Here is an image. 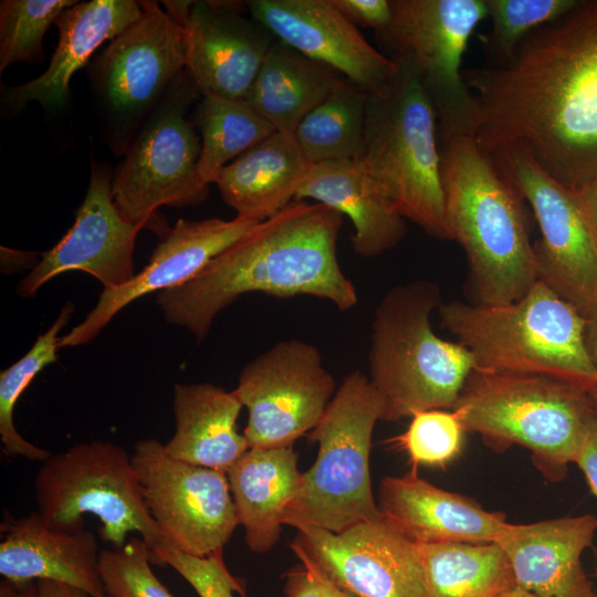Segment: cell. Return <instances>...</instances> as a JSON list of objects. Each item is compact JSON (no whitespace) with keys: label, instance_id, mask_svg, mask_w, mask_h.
Wrapping results in <instances>:
<instances>
[{"label":"cell","instance_id":"cell-13","mask_svg":"<svg viewBox=\"0 0 597 597\" xmlns=\"http://www.w3.org/2000/svg\"><path fill=\"white\" fill-rule=\"evenodd\" d=\"M490 156L534 212L538 280L588 318L597 312V238L576 193L521 148Z\"/></svg>","mask_w":597,"mask_h":597},{"label":"cell","instance_id":"cell-20","mask_svg":"<svg viewBox=\"0 0 597 597\" xmlns=\"http://www.w3.org/2000/svg\"><path fill=\"white\" fill-rule=\"evenodd\" d=\"M256 220L179 219L153 252L147 265L126 284L103 290L93 310L67 334L61 336L60 349L87 344L132 302L144 295L182 285L209 262L241 239Z\"/></svg>","mask_w":597,"mask_h":597},{"label":"cell","instance_id":"cell-24","mask_svg":"<svg viewBox=\"0 0 597 597\" xmlns=\"http://www.w3.org/2000/svg\"><path fill=\"white\" fill-rule=\"evenodd\" d=\"M94 534L45 525L38 512L13 522L0 544V574L12 582L53 580L105 596Z\"/></svg>","mask_w":597,"mask_h":597},{"label":"cell","instance_id":"cell-46","mask_svg":"<svg viewBox=\"0 0 597 597\" xmlns=\"http://www.w3.org/2000/svg\"><path fill=\"white\" fill-rule=\"evenodd\" d=\"M585 339L588 354L597 368V312L586 318Z\"/></svg>","mask_w":597,"mask_h":597},{"label":"cell","instance_id":"cell-7","mask_svg":"<svg viewBox=\"0 0 597 597\" xmlns=\"http://www.w3.org/2000/svg\"><path fill=\"white\" fill-rule=\"evenodd\" d=\"M379 95H368L358 160L405 219L450 240L438 116L417 74L405 65Z\"/></svg>","mask_w":597,"mask_h":597},{"label":"cell","instance_id":"cell-8","mask_svg":"<svg viewBox=\"0 0 597 597\" xmlns=\"http://www.w3.org/2000/svg\"><path fill=\"white\" fill-rule=\"evenodd\" d=\"M383 402L359 370L346 375L308 439L318 444L314 464L302 473L284 525L342 533L383 515L373 495L369 453Z\"/></svg>","mask_w":597,"mask_h":597},{"label":"cell","instance_id":"cell-32","mask_svg":"<svg viewBox=\"0 0 597 597\" xmlns=\"http://www.w3.org/2000/svg\"><path fill=\"white\" fill-rule=\"evenodd\" d=\"M201 134L198 174L209 186L231 159L271 136L275 128L244 100L202 96L193 114Z\"/></svg>","mask_w":597,"mask_h":597},{"label":"cell","instance_id":"cell-37","mask_svg":"<svg viewBox=\"0 0 597 597\" xmlns=\"http://www.w3.org/2000/svg\"><path fill=\"white\" fill-rule=\"evenodd\" d=\"M147 543L132 538L100 553V574L108 597H175L154 574Z\"/></svg>","mask_w":597,"mask_h":597},{"label":"cell","instance_id":"cell-15","mask_svg":"<svg viewBox=\"0 0 597 597\" xmlns=\"http://www.w3.org/2000/svg\"><path fill=\"white\" fill-rule=\"evenodd\" d=\"M233 391L248 409L249 448L293 446L315 428L336 392L317 347L300 339L277 342L249 362Z\"/></svg>","mask_w":597,"mask_h":597},{"label":"cell","instance_id":"cell-10","mask_svg":"<svg viewBox=\"0 0 597 597\" xmlns=\"http://www.w3.org/2000/svg\"><path fill=\"white\" fill-rule=\"evenodd\" d=\"M199 95L185 70L136 134L112 179L122 216L163 238L170 228L158 218L161 206H197L208 197L198 174L201 144L186 117Z\"/></svg>","mask_w":597,"mask_h":597},{"label":"cell","instance_id":"cell-16","mask_svg":"<svg viewBox=\"0 0 597 597\" xmlns=\"http://www.w3.org/2000/svg\"><path fill=\"white\" fill-rule=\"evenodd\" d=\"M184 28L186 72L200 95L245 100L275 38L238 1H164Z\"/></svg>","mask_w":597,"mask_h":597},{"label":"cell","instance_id":"cell-39","mask_svg":"<svg viewBox=\"0 0 597 597\" xmlns=\"http://www.w3.org/2000/svg\"><path fill=\"white\" fill-rule=\"evenodd\" d=\"M291 548L301 566L285 574L286 597H357L327 577L296 542Z\"/></svg>","mask_w":597,"mask_h":597},{"label":"cell","instance_id":"cell-5","mask_svg":"<svg viewBox=\"0 0 597 597\" xmlns=\"http://www.w3.org/2000/svg\"><path fill=\"white\" fill-rule=\"evenodd\" d=\"M441 303L436 283L415 280L390 289L376 308L368 378L381 399L384 421L452 410L475 369L463 345L434 333L430 317Z\"/></svg>","mask_w":597,"mask_h":597},{"label":"cell","instance_id":"cell-45","mask_svg":"<svg viewBox=\"0 0 597 597\" xmlns=\"http://www.w3.org/2000/svg\"><path fill=\"white\" fill-rule=\"evenodd\" d=\"M0 597H39L36 582H0Z\"/></svg>","mask_w":597,"mask_h":597},{"label":"cell","instance_id":"cell-48","mask_svg":"<svg viewBox=\"0 0 597 597\" xmlns=\"http://www.w3.org/2000/svg\"><path fill=\"white\" fill-rule=\"evenodd\" d=\"M589 394H590L594 407L597 411V385L594 387V389Z\"/></svg>","mask_w":597,"mask_h":597},{"label":"cell","instance_id":"cell-18","mask_svg":"<svg viewBox=\"0 0 597 597\" xmlns=\"http://www.w3.org/2000/svg\"><path fill=\"white\" fill-rule=\"evenodd\" d=\"M112 179L105 165L92 163L74 223L53 248L40 254L36 265L19 283L21 297H33L46 282L70 271L93 275L103 290L122 286L135 276V242L144 228L126 220L117 209Z\"/></svg>","mask_w":597,"mask_h":597},{"label":"cell","instance_id":"cell-14","mask_svg":"<svg viewBox=\"0 0 597 597\" xmlns=\"http://www.w3.org/2000/svg\"><path fill=\"white\" fill-rule=\"evenodd\" d=\"M132 461L145 505L177 549L205 557L230 540L239 524L227 472L171 458L163 443H135Z\"/></svg>","mask_w":597,"mask_h":597},{"label":"cell","instance_id":"cell-34","mask_svg":"<svg viewBox=\"0 0 597 597\" xmlns=\"http://www.w3.org/2000/svg\"><path fill=\"white\" fill-rule=\"evenodd\" d=\"M74 0H2L0 2V72L17 62L43 59L42 40Z\"/></svg>","mask_w":597,"mask_h":597},{"label":"cell","instance_id":"cell-43","mask_svg":"<svg viewBox=\"0 0 597 597\" xmlns=\"http://www.w3.org/2000/svg\"><path fill=\"white\" fill-rule=\"evenodd\" d=\"M575 193L597 238V178Z\"/></svg>","mask_w":597,"mask_h":597},{"label":"cell","instance_id":"cell-17","mask_svg":"<svg viewBox=\"0 0 597 597\" xmlns=\"http://www.w3.org/2000/svg\"><path fill=\"white\" fill-rule=\"evenodd\" d=\"M294 542L327 577L357 597H426L420 545L383 516L342 533L303 527Z\"/></svg>","mask_w":597,"mask_h":597},{"label":"cell","instance_id":"cell-25","mask_svg":"<svg viewBox=\"0 0 597 597\" xmlns=\"http://www.w3.org/2000/svg\"><path fill=\"white\" fill-rule=\"evenodd\" d=\"M313 199L353 223L350 243L364 258L395 248L406 235L405 217L358 159L311 165L294 200Z\"/></svg>","mask_w":597,"mask_h":597},{"label":"cell","instance_id":"cell-31","mask_svg":"<svg viewBox=\"0 0 597 597\" xmlns=\"http://www.w3.org/2000/svg\"><path fill=\"white\" fill-rule=\"evenodd\" d=\"M368 94L346 78L297 125L293 137L310 164L358 159Z\"/></svg>","mask_w":597,"mask_h":597},{"label":"cell","instance_id":"cell-12","mask_svg":"<svg viewBox=\"0 0 597 597\" xmlns=\"http://www.w3.org/2000/svg\"><path fill=\"white\" fill-rule=\"evenodd\" d=\"M111 41L93 65V82L107 118L109 147L125 155L132 140L186 70L184 28L156 1Z\"/></svg>","mask_w":597,"mask_h":597},{"label":"cell","instance_id":"cell-44","mask_svg":"<svg viewBox=\"0 0 597 597\" xmlns=\"http://www.w3.org/2000/svg\"><path fill=\"white\" fill-rule=\"evenodd\" d=\"M39 597H92L87 593L53 580H36Z\"/></svg>","mask_w":597,"mask_h":597},{"label":"cell","instance_id":"cell-1","mask_svg":"<svg viewBox=\"0 0 597 597\" xmlns=\"http://www.w3.org/2000/svg\"><path fill=\"white\" fill-rule=\"evenodd\" d=\"M462 75L484 153L521 148L574 192L597 178V0L536 29L505 61Z\"/></svg>","mask_w":597,"mask_h":597},{"label":"cell","instance_id":"cell-30","mask_svg":"<svg viewBox=\"0 0 597 597\" xmlns=\"http://www.w3.org/2000/svg\"><path fill=\"white\" fill-rule=\"evenodd\" d=\"M426 597H498L515 586L495 543L419 544Z\"/></svg>","mask_w":597,"mask_h":597},{"label":"cell","instance_id":"cell-29","mask_svg":"<svg viewBox=\"0 0 597 597\" xmlns=\"http://www.w3.org/2000/svg\"><path fill=\"white\" fill-rule=\"evenodd\" d=\"M344 80L333 69L275 40L244 101L275 130L293 135L301 121Z\"/></svg>","mask_w":597,"mask_h":597},{"label":"cell","instance_id":"cell-49","mask_svg":"<svg viewBox=\"0 0 597 597\" xmlns=\"http://www.w3.org/2000/svg\"><path fill=\"white\" fill-rule=\"evenodd\" d=\"M596 575H597V567H596Z\"/></svg>","mask_w":597,"mask_h":597},{"label":"cell","instance_id":"cell-6","mask_svg":"<svg viewBox=\"0 0 597 597\" xmlns=\"http://www.w3.org/2000/svg\"><path fill=\"white\" fill-rule=\"evenodd\" d=\"M586 390L540 375L473 370L453 411L495 451L521 446L548 480L565 476L596 412Z\"/></svg>","mask_w":597,"mask_h":597},{"label":"cell","instance_id":"cell-41","mask_svg":"<svg viewBox=\"0 0 597 597\" xmlns=\"http://www.w3.org/2000/svg\"><path fill=\"white\" fill-rule=\"evenodd\" d=\"M597 498V411L589 418L575 461Z\"/></svg>","mask_w":597,"mask_h":597},{"label":"cell","instance_id":"cell-19","mask_svg":"<svg viewBox=\"0 0 597 597\" xmlns=\"http://www.w3.org/2000/svg\"><path fill=\"white\" fill-rule=\"evenodd\" d=\"M251 18L302 55L333 69L368 95L384 93L399 66L363 36L331 0H249Z\"/></svg>","mask_w":597,"mask_h":597},{"label":"cell","instance_id":"cell-28","mask_svg":"<svg viewBox=\"0 0 597 597\" xmlns=\"http://www.w3.org/2000/svg\"><path fill=\"white\" fill-rule=\"evenodd\" d=\"M311 165L293 135L276 130L220 169L213 184L238 217L263 221L295 199Z\"/></svg>","mask_w":597,"mask_h":597},{"label":"cell","instance_id":"cell-47","mask_svg":"<svg viewBox=\"0 0 597 597\" xmlns=\"http://www.w3.org/2000/svg\"><path fill=\"white\" fill-rule=\"evenodd\" d=\"M498 597H538V596L515 585Z\"/></svg>","mask_w":597,"mask_h":597},{"label":"cell","instance_id":"cell-50","mask_svg":"<svg viewBox=\"0 0 597 597\" xmlns=\"http://www.w3.org/2000/svg\"><path fill=\"white\" fill-rule=\"evenodd\" d=\"M102 597H108V596L105 595V596H102Z\"/></svg>","mask_w":597,"mask_h":597},{"label":"cell","instance_id":"cell-36","mask_svg":"<svg viewBox=\"0 0 597 597\" xmlns=\"http://www.w3.org/2000/svg\"><path fill=\"white\" fill-rule=\"evenodd\" d=\"M410 418L407 430L389 441L407 452L413 468L444 467L460 454L467 431L453 410H422Z\"/></svg>","mask_w":597,"mask_h":597},{"label":"cell","instance_id":"cell-26","mask_svg":"<svg viewBox=\"0 0 597 597\" xmlns=\"http://www.w3.org/2000/svg\"><path fill=\"white\" fill-rule=\"evenodd\" d=\"M242 404L233 390L210 384H176L174 436L164 444L174 459L228 471L250 448L237 429Z\"/></svg>","mask_w":597,"mask_h":597},{"label":"cell","instance_id":"cell-23","mask_svg":"<svg viewBox=\"0 0 597 597\" xmlns=\"http://www.w3.org/2000/svg\"><path fill=\"white\" fill-rule=\"evenodd\" d=\"M142 13L140 1L134 0H91L64 10L55 21L59 43L48 69L27 83L2 86L4 107L13 114L30 102H39L49 111L63 108L72 76L100 45L121 34Z\"/></svg>","mask_w":597,"mask_h":597},{"label":"cell","instance_id":"cell-4","mask_svg":"<svg viewBox=\"0 0 597 597\" xmlns=\"http://www.w3.org/2000/svg\"><path fill=\"white\" fill-rule=\"evenodd\" d=\"M437 312L441 326L472 355L474 370L540 375L588 392L597 385L585 316L541 280L510 303L451 301Z\"/></svg>","mask_w":597,"mask_h":597},{"label":"cell","instance_id":"cell-3","mask_svg":"<svg viewBox=\"0 0 597 597\" xmlns=\"http://www.w3.org/2000/svg\"><path fill=\"white\" fill-rule=\"evenodd\" d=\"M439 144L446 222L467 254L479 303L521 298L538 281L522 197L473 134Z\"/></svg>","mask_w":597,"mask_h":597},{"label":"cell","instance_id":"cell-35","mask_svg":"<svg viewBox=\"0 0 597 597\" xmlns=\"http://www.w3.org/2000/svg\"><path fill=\"white\" fill-rule=\"evenodd\" d=\"M582 0H485L491 30L484 43L493 63L509 59L536 29L562 19Z\"/></svg>","mask_w":597,"mask_h":597},{"label":"cell","instance_id":"cell-42","mask_svg":"<svg viewBox=\"0 0 597 597\" xmlns=\"http://www.w3.org/2000/svg\"><path fill=\"white\" fill-rule=\"evenodd\" d=\"M39 262L38 254L34 252H23L1 247V270L2 272H9L17 269L31 270Z\"/></svg>","mask_w":597,"mask_h":597},{"label":"cell","instance_id":"cell-27","mask_svg":"<svg viewBox=\"0 0 597 597\" xmlns=\"http://www.w3.org/2000/svg\"><path fill=\"white\" fill-rule=\"evenodd\" d=\"M227 478L248 547L254 553L270 551L301 483L293 446L250 448L228 469Z\"/></svg>","mask_w":597,"mask_h":597},{"label":"cell","instance_id":"cell-33","mask_svg":"<svg viewBox=\"0 0 597 597\" xmlns=\"http://www.w3.org/2000/svg\"><path fill=\"white\" fill-rule=\"evenodd\" d=\"M74 305L66 303L51 327L39 335L33 346L18 362L0 373V438L2 451L43 462L51 452L25 440L13 421L15 404L29 384L48 365L57 360L60 332L70 322Z\"/></svg>","mask_w":597,"mask_h":597},{"label":"cell","instance_id":"cell-2","mask_svg":"<svg viewBox=\"0 0 597 597\" xmlns=\"http://www.w3.org/2000/svg\"><path fill=\"white\" fill-rule=\"evenodd\" d=\"M342 223L343 216L322 203L293 200L190 281L158 293L157 304L168 323L187 328L199 342L222 310L251 292L281 298L311 295L350 310L358 296L337 260Z\"/></svg>","mask_w":597,"mask_h":597},{"label":"cell","instance_id":"cell-11","mask_svg":"<svg viewBox=\"0 0 597 597\" xmlns=\"http://www.w3.org/2000/svg\"><path fill=\"white\" fill-rule=\"evenodd\" d=\"M389 25L377 32L395 63L412 70L434 105L439 137L473 134L474 98L462 56L488 18L485 0H391Z\"/></svg>","mask_w":597,"mask_h":597},{"label":"cell","instance_id":"cell-21","mask_svg":"<svg viewBox=\"0 0 597 597\" xmlns=\"http://www.w3.org/2000/svg\"><path fill=\"white\" fill-rule=\"evenodd\" d=\"M596 528L597 517L590 514L509 523L495 544L516 586L538 597H597L580 563Z\"/></svg>","mask_w":597,"mask_h":597},{"label":"cell","instance_id":"cell-40","mask_svg":"<svg viewBox=\"0 0 597 597\" xmlns=\"http://www.w3.org/2000/svg\"><path fill=\"white\" fill-rule=\"evenodd\" d=\"M332 3L355 25L385 30L392 17L391 0H331Z\"/></svg>","mask_w":597,"mask_h":597},{"label":"cell","instance_id":"cell-38","mask_svg":"<svg viewBox=\"0 0 597 597\" xmlns=\"http://www.w3.org/2000/svg\"><path fill=\"white\" fill-rule=\"evenodd\" d=\"M149 548L153 563L174 568L199 597H235V593L243 594L242 586L224 564L223 549L205 557L192 556L177 549L164 536Z\"/></svg>","mask_w":597,"mask_h":597},{"label":"cell","instance_id":"cell-22","mask_svg":"<svg viewBox=\"0 0 597 597\" xmlns=\"http://www.w3.org/2000/svg\"><path fill=\"white\" fill-rule=\"evenodd\" d=\"M378 502L384 520L417 544L495 543L509 524L502 513L433 485L416 469L385 476Z\"/></svg>","mask_w":597,"mask_h":597},{"label":"cell","instance_id":"cell-9","mask_svg":"<svg viewBox=\"0 0 597 597\" xmlns=\"http://www.w3.org/2000/svg\"><path fill=\"white\" fill-rule=\"evenodd\" d=\"M38 513L46 526L76 532L83 515L101 523V536L121 547L132 532L148 546L161 536L143 496L132 455L102 440L78 442L48 457L34 479Z\"/></svg>","mask_w":597,"mask_h":597}]
</instances>
